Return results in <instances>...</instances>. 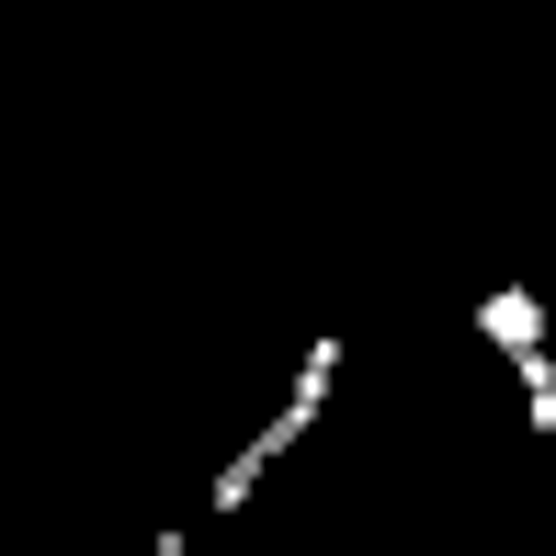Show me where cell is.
<instances>
[{
  "label": "cell",
  "instance_id": "6da1fadb",
  "mask_svg": "<svg viewBox=\"0 0 556 556\" xmlns=\"http://www.w3.org/2000/svg\"><path fill=\"white\" fill-rule=\"evenodd\" d=\"M330 387H341V330H318V341H307V364H295V387H285V409L262 420V443H273V454H295V443L318 432V409H330Z\"/></svg>",
  "mask_w": 556,
  "mask_h": 556
},
{
  "label": "cell",
  "instance_id": "7a4b0ae2",
  "mask_svg": "<svg viewBox=\"0 0 556 556\" xmlns=\"http://www.w3.org/2000/svg\"><path fill=\"white\" fill-rule=\"evenodd\" d=\"M477 341L511 352V364L545 352V285H489V295H477Z\"/></svg>",
  "mask_w": 556,
  "mask_h": 556
},
{
  "label": "cell",
  "instance_id": "3957f363",
  "mask_svg": "<svg viewBox=\"0 0 556 556\" xmlns=\"http://www.w3.org/2000/svg\"><path fill=\"white\" fill-rule=\"evenodd\" d=\"M273 466H285V454H273L262 432H250V443H239V454L216 466V489H205V522H239V511H250V489H262Z\"/></svg>",
  "mask_w": 556,
  "mask_h": 556
},
{
  "label": "cell",
  "instance_id": "277c9868",
  "mask_svg": "<svg viewBox=\"0 0 556 556\" xmlns=\"http://www.w3.org/2000/svg\"><path fill=\"white\" fill-rule=\"evenodd\" d=\"M522 420H534V443H556V352H522Z\"/></svg>",
  "mask_w": 556,
  "mask_h": 556
}]
</instances>
